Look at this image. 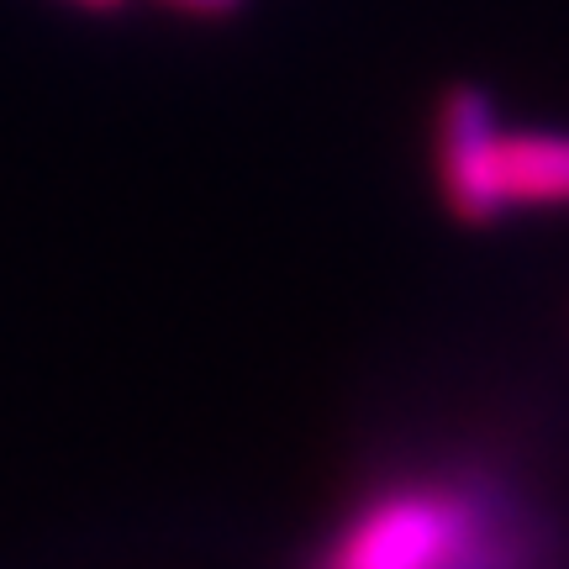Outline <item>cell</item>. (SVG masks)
Here are the masks:
<instances>
[{
	"label": "cell",
	"instance_id": "cell-4",
	"mask_svg": "<svg viewBox=\"0 0 569 569\" xmlns=\"http://www.w3.org/2000/svg\"><path fill=\"white\" fill-rule=\"evenodd\" d=\"M74 6H84V11H122L127 0H74Z\"/></svg>",
	"mask_w": 569,
	"mask_h": 569
},
{
	"label": "cell",
	"instance_id": "cell-1",
	"mask_svg": "<svg viewBox=\"0 0 569 569\" xmlns=\"http://www.w3.org/2000/svg\"><path fill=\"white\" fill-rule=\"evenodd\" d=\"M317 569H522L517 528L480 490L407 480L332 532Z\"/></svg>",
	"mask_w": 569,
	"mask_h": 569
},
{
	"label": "cell",
	"instance_id": "cell-2",
	"mask_svg": "<svg viewBox=\"0 0 569 569\" xmlns=\"http://www.w3.org/2000/svg\"><path fill=\"white\" fill-rule=\"evenodd\" d=\"M438 196L459 222L507 211H569V132H507L480 90H448L438 106Z\"/></svg>",
	"mask_w": 569,
	"mask_h": 569
},
{
	"label": "cell",
	"instance_id": "cell-3",
	"mask_svg": "<svg viewBox=\"0 0 569 569\" xmlns=\"http://www.w3.org/2000/svg\"><path fill=\"white\" fill-rule=\"evenodd\" d=\"M169 11H184V17H227V11H238L243 0H159Z\"/></svg>",
	"mask_w": 569,
	"mask_h": 569
}]
</instances>
